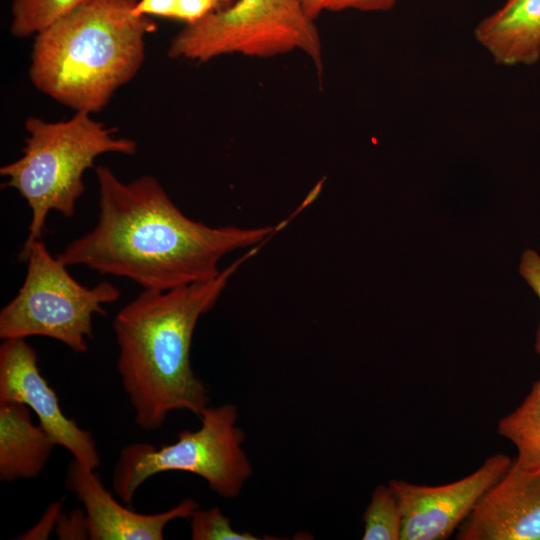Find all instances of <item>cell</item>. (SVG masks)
I'll list each match as a JSON object with an SVG mask.
<instances>
[{
	"label": "cell",
	"instance_id": "5bb4252c",
	"mask_svg": "<svg viewBox=\"0 0 540 540\" xmlns=\"http://www.w3.org/2000/svg\"><path fill=\"white\" fill-rule=\"evenodd\" d=\"M498 433L517 449L515 463L526 471L540 470V380L519 407L503 417Z\"/></svg>",
	"mask_w": 540,
	"mask_h": 540
},
{
	"label": "cell",
	"instance_id": "603a6c76",
	"mask_svg": "<svg viewBox=\"0 0 540 540\" xmlns=\"http://www.w3.org/2000/svg\"><path fill=\"white\" fill-rule=\"evenodd\" d=\"M177 0H139L133 12L135 15L175 18Z\"/></svg>",
	"mask_w": 540,
	"mask_h": 540
},
{
	"label": "cell",
	"instance_id": "30bf717a",
	"mask_svg": "<svg viewBox=\"0 0 540 540\" xmlns=\"http://www.w3.org/2000/svg\"><path fill=\"white\" fill-rule=\"evenodd\" d=\"M457 540H540V470L514 460L458 527Z\"/></svg>",
	"mask_w": 540,
	"mask_h": 540
},
{
	"label": "cell",
	"instance_id": "44dd1931",
	"mask_svg": "<svg viewBox=\"0 0 540 540\" xmlns=\"http://www.w3.org/2000/svg\"><path fill=\"white\" fill-rule=\"evenodd\" d=\"M219 8L218 0H177L175 19L190 24Z\"/></svg>",
	"mask_w": 540,
	"mask_h": 540
},
{
	"label": "cell",
	"instance_id": "7a4b0ae2",
	"mask_svg": "<svg viewBox=\"0 0 540 540\" xmlns=\"http://www.w3.org/2000/svg\"><path fill=\"white\" fill-rule=\"evenodd\" d=\"M262 245L247 249L212 279L165 291L143 289L115 316L117 371L143 430L159 429L173 411L199 418L208 407V391L190 362L193 334L231 277Z\"/></svg>",
	"mask_w": 540,
	"mask_h": 540
},
{
	"label": "cell",
	"instance_id": "6da1fadb",
	"mask_svg": "<svg viewBox=\"0 0 540 540\" xmlns=\"http://www.w3.org/2000/svg\"><path fill=\"white\" fill-rule=\"evenodd\" d=\"M95 174L97 222L57 258L68 267L130 279L144 290L212 279L225 256L266 243L290 220L255 228L212 227L187 217L154 176L123 182L103 165Z\"/></svg>",
	"mask_w": 540,
	"mask_h": 540
},
{
	"label": "cell",
	"instance_id": "ffe728a7",
	"mask_svg": "<svg viewBox=\"0 0 540 540\" xmlns=\"http://www.w3.org/2000/svg\"><path fill=\"white\" fill-rule=\"evenodd\" d=\"M519 272L540 300V256L533 250H526L521 257ZM535 349L540 355V324L536 333Z\"/></svg>",
	"mask_w": 540,
	"mask_h": 540
},
{
	"label": "cell",
	"instance_id": "2e32d148",
	"mask_svg": "<svg viewBox=\"0 0 540 540\" xmlns=\"http://www.w3.org/2000/svg\"><path fill=\"white\" fill-rule=\"evenodd\" d=\"M363 540H400L402 514L397 497L388 485L377 486L363 515Z\"/></svg>",
	"mask_w": 540,
	"mask_h": 540
},
{
	"label": "cell",
	"instance_id": "d6986e66",
	"mask_svg": "<svg viewBox=\"0 0 540 540\" xmlns=\"http://www.w3.org/2000/svg\"><path fill=\"white\" fill-rule=\"evenodd\" d=\"M55 529L60 539H89L85 511L75 510L69 515L61 513Z\"/></svg>",
	"mask_w": 540,
	"mask_h": 540
},
{
	"label": "cell",
	"instance_id": "9a60e30c",
	"mask_svg": "<svg viewBox=\"0 0 540 540\" xmlns=\"http://www.w3.org/2000/svg\"><path fill=\"white\" fill-rule=\"evenodd\" d=\"M89 0H12L10 32L35 36Z\"/></svg>",
	"mask_w": 540,
	"mask_h": 540
},
{
	"label": "cell",
	"instance_id": "7c38bea8",
	"mask_svg": "<svg viewBox=\"0 0 540 540\" xmlns=\"http://www.w3.org/2000/svg\"><path fill=\"white\" fill-rule=\"evenodd\" d=\"M477 42L504 66L533 65L540 59V0H506L479 22Z\"/></svg>",
	"mask_w": 540,
	"mask_h": 540
},
{
	"label": "cell",
	"instance_id": "52a82bcc",
	"mask_svg": "<svg viewBox=\"0 0 540 540\" xmlns=\"http://www.w3.org/2000/svg\"><path fill=\"white\" fill-rule=\"evenodd\" d=\"M197 430H184L175 442L160 447L134 443L124 447L115 464L112 486L126 504L152 476L168 471L188 472L204 479L223 498H235L252 475L242 448L244 433L236 425L238 412L227 403L207 407Z\"/></svg>",
	"mask_w": 540,
	"mask_h": 540
},
{
	"label": "cell",
	"instance_id": "4fadbf2b",
	"mask_svg": "<svg viewBox=\"0 0 540 540\" xmlns=\"http://www.w3.org/2000/svg\"><path fill=\"white\" fill-rule=\"evenodd\" d=\"M56 443L32 422L29 408L19 402L0 401V480L12 482L38 476Z\"/></svg>",
	"mask_w": 540,
	"mask_h": 540
},
{
	"label": "cell",
	"instance_id": "277c9868",
	"mask_svg": "<svg viewBox=\"0 0 540 540\" xmlns=\"http://www.w3.org/2000/svg\"><path fill=\"white\" fill-rule=\"evenodd\" d=\"M28 136L17 160L0 168L5 187L16 190L31 210L26 250L41 240L50 211L64 217L75 214L78 199L85 192L84 174L105 153L133 155L137 143L115 136V128L76 112L66 121L48 122L28 117Z\"/></svg>",
	"mask_w": 540,
	"mask_h": 540
},
{
	"label": "cell",
	"instance_id": "8fae6325",
	"mask_svg": "<svg viewBox=\"0 0 540 540\" xmlns=\"http://www.w3.org/2000/svg\"><path fill=\"white\" fill-rule=\"evenodd\" d=\"M94 470L73 460L66 473L67 488L83 504L89 539L162 540L171 521L189 519L199 508L197 501L187 498L164 512H135L116 501Z\"/></svg>",
	"mask_w": 540,
	"mask_h": 540
},
{
	"label": "cell",
	"instance_id": "ac0fdd59",
	"mask_svg": "<svg viewBox=\"0 0 540 540\" xmlns=\"http://www.w3.org/2000/svg\"><path fill=\"white\" fill-rule=\"evenodd\" d=\"M399 0H299L306 14L315 20L323 12L358 10L362 12L388 11Z\"/></svg>",
	"mask_w": 540,
	"mask_h": 540
},
{
	"label": "cell",
	"instance_id": "e0dca14e",
	"mask_svg": "<svg viewBox=\"0 0 540 540\" xmlns=\"http://www.w3.org/2000/svg\"><path fill=\"white\" fill-rule=\"evenodd\" d=\"M193 540H257L248 532L236 531L222 511L213 507L207 510L196 509L189 518Z\"/></svg>",
	"mask_w": 540,
	"mask_h": 540
},
{
	"label": "cell",
	"instance_id": "3957f363",
	"mask_svg": "<svg viewBox=\"0 0 540 540\" xmlns=\"http://www.w3.org/2000/svg\"><path fill=\"white\" fill-rule=\"evenodd\" d=\"M138 0H89L34 37L33 85L76 112L96 113L140 70L145 37L156 29L135 15Z\"/></svg>",
	"mask_w": 540,
	"mask_h": 540
},
{
	"label": "cell",
	"instance_id": "9c48e42d",
	"mask_svg": "<svg viewBox=\"0 0 540 540\" xmlns=\"http://www.w3.org/2000/svg\"><path fill=\"white\" fill-rule=\"evenodd\" d=\"M0 401L26 405L74 460L92 469L100 466L92 434L63 413L56 392L40 372L37 352L26 339L3 340L0 346Z\"/></svg>",
	"mask_w": 540,
	"mask_h": 540
},
{
	"label": "cell",
	"instance_id": "7402d4cb",
	"mask_svg": "<svg viewBox=\"0 0 540 540\" xmlns=\"http://www.w3.org/2000/svg\"><path fill=\"white\" fill-rule=\"evenodd\" d=\"M61 502L52 503L43 514L39 522L19 539H47L51 531L56 527L61 514Z\"/></svg>",
	"mask_w": 540,
	"mask_h": 540
},
{
	"label": "cell",
	"instance_id": "ba28073f",
	"mask_svg": "<svg viewBox=\"0 0 540 540\" xmlns=\"http://www.w3.org/2000/svg\"><path fill=\"white\" fill-rule=\"evenodd\" d=\"M512 460L495 454L468 476L439 486L391 480L402 514L400 540L449 538L471 513L483 494L509 469Z\"/></svg>",
	"mask_w": 540,
	"mask_h": 540
},
{
	"label": "cell",
	"instance_id": "cb8c5ba5",
	"mask_svg": "<svg viewBox=\"0 0 540 540\" xmlns=\"http://www.w3.org/2000/svg\"><path fill=\"white\" fill-rule=\"evenodd\" d=\"M219 1V4H220V8L219 9H222V8H225L229 5H231L235 0H218Z\"/></svg>",
	"mask_w": 540,
	"mask_h": 540
},
{
	"label": "cell",
	"instance_id": "5b68a950",
	"mask_svg": "<svg viewBox=\"0 0 540 540\" xmlns=\"http://www.w3.org/2000/svg\"><path fill=\"white\" fill-rule=\"evenodd\" d=\"M293 51L303 52L322 77L320 34L299 0H235L185 24L172 38L167 54L206 62L227 54L269 58Z\"/></svg>",
	"mask_w": 540,
	"mask_h": 540
},
{
	"label": "cell",
	"instance_id": "8992f818",
	"mask_svg": "<svg viewBox=\"0 0 540 540\" xmlns=\"http://www.w3.org/2000/svg\"><path fill=\"white\" fill-rule=\"evenodd\" d=\"M27 264L22 286L0 311V338L55 339L75 353L88 350L93 337L94 315H105V304L117 301L121 292L103 281L94 287L80 284L42 240L20 252Z\"/></svg>",
	"mask_w": 540,
	"mask_h": 540
}]
</instances>
